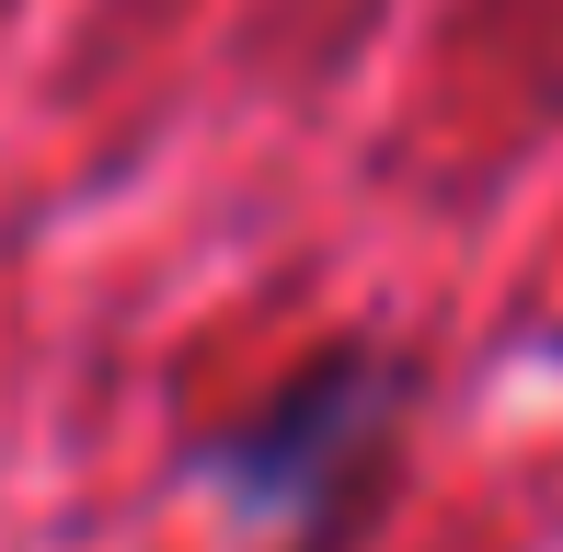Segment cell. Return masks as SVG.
Wrapping results in <instances>:
<instances>
[{
	"label": "cell",
	"instance_id": "cell-1",
	"mask_svg": "<svg viewBox=\"0 0 563 552\" xmlns=\"http://www.w3.org/2000/svg\"><path fill=\"white\" fill-rule=\"evenodd\" d=\"M391 415H402V368L379 357V345H322V357L288 368L242 426L196 438V484H208L230 518H253V530L334 518Z\"/></svg>",
	"mask_w": 563,
	"mask_h": 552
}]
</instances>
